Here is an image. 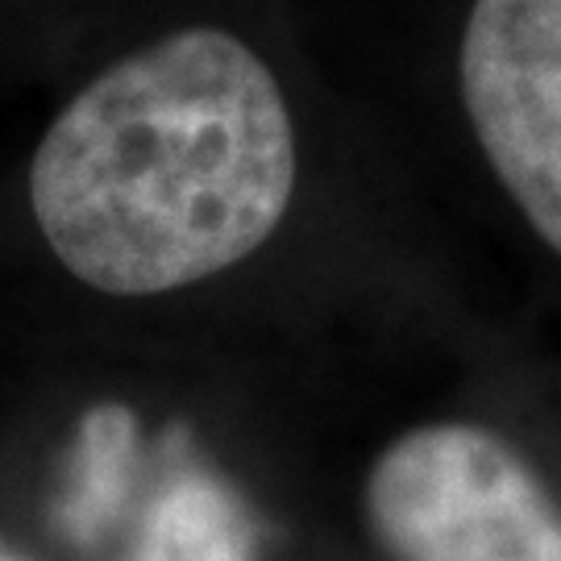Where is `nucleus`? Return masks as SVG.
Segmentation results:
<instances>
[{
  "instance_id": "7ed1b4c3",
  "label": "nucleus",
  "mask_w": 561,
  "mask_h": 561,
  "mask_svg": "<svg viewBox=\"0 0 561 561\" xmlns=\"http://www.w3.org/2000/svg\"><path fill=\"white\" fill-rule=\"evenodd\" d=\"M458 76L491 171L561 259V0H474Z\"/></svg>"
},
{
  "instance_id": "f03ea898",
  "label": "nucleus",
  "mask_w": 561,
  "mask_h": 561,
  "mask_svg": "<svg viewBox=\"0 0 561 561\" xmlns=\"http://www.w3.org/2000/svg\"><path fill=\"white\" fill-rule=\"evenodd\" d=\"M366 516L396 561H561V507L482 424H424L379 454Z\"/></svg>"
},
{
  "instance_id": "f257e3e1",
  "label": "nucleus",
  "mask_w": 561,
  "mask_h": 561,
  "mask_svg": "<svg viewBox=\"0 0 561 561\" xmlns=\"http://www.w3.org/2000/svg\"><path fill=\"white\" fill-rule=\"evenodd\" d=\"M296 125L271 67L217 25L113 62L42 134L30 204L46 245L104 296H162L275 238Z\"/></svg>"
},
{
  "instance_id": "39448f33",
  "label": "nucleus",
  "mask_w": 561,
  "mask_h": 561,
  "mask_svg": "<svg viewBox=\"0 0 561 561\" xmlns=\"http://www.w3.org/2000/svg\"><path fill=\"white\" fill-rule=\"evenodd\" d=\"M0 561H21V558H18V553H9V549L0 545Z\"/></svg>"
},
{
  "instance_id": "20e7f679",
  "label": "nucleus",
  "mask_w": 561,
  "mask_h": 561,
  "mask_svg": "<svg viewBox=\"0 0 561 561\" xmlns=\"http://www.w3.org/2000/svg\"><path fill=\"white\" fill-rule=\"evenodd\" d=\"M134 561H250V528L217 482L183 479L154 503Z\"/></svg>"
}]
</instances>
